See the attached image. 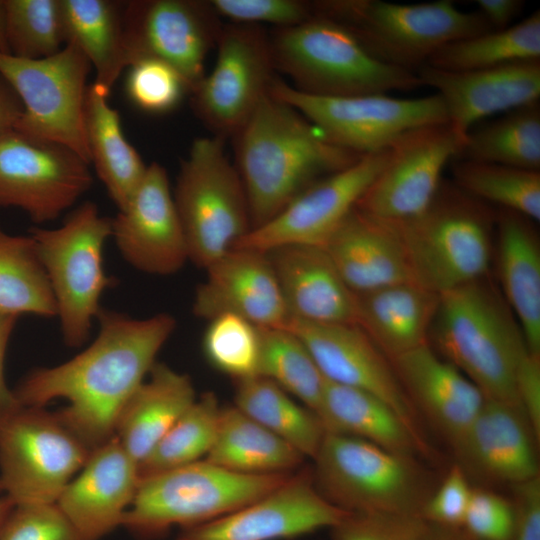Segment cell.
<instances>
[{"label": "cell", "instance_id": "6da1fadb", "mask_svg": "<svg viewBox=\"0 0 540 540\" xmlns=\"http://www.w3.org/2000/svg\"><path fill=\"white\" fill-rule=\"evenodd\" d=\"M96 320L99 330L87 348L59 365L34 369L13 390L23 406L67 400L57 413L92 450L114 436L122 408L176 328L168 313L139 319L101 308Z\"/></svg>", "mask_w": 540, "mask_h": 540}, {"label": "cell", "instance_id": "7a4b0ae2", "mask_svg": "<svg viewBox=\"0 0 540 540\" xmlns=\"http://www.w3.org/2000/svg\"><path fill=\"white\" fill-rule=\"evenodd\" d=\"M233 138L251 229L272 219L317 180L362 156L328 141L298 110L270 93Z\"/></svg>", "mask_w": 540, "mask_h": 540}, {"label": "cell", "instance_id": "3957f363", "mask_svg": "<svg viewBox=\"0 0 540 540\" xmlns=\"http://www.w3.org/2000/svg\"><path fill=\"white\" fill-rule=\"evenodd\" d=\"M430 339L485 399L520 407L515 377L528 349L512 311L485 277L439 294Z\"/></svg>", "mask_w": 540, "mask_h": 540}, {"label": "cell", "instance_id": "277c9868", "mask_svg": "<svg viewBox=\"0 0 540 540\" xmlns=\"http://www.w3.org/2000/svg\"><path fill=\"white\" fill-rule=\"evenodd\" d=\"M269 38L275 70L307 95L348 97L422 87L415 72L377 60L344 26L322 16L277 28Z\"/></svg>", "mask_w": 540, "mask_h": 540}, {"label": "cell", "instance_id": "5b68a950", "mask_svg": "<svg viewBox=\"0 0 540 540\" xmlns=\"http://www.w3.org/2000/svg\"><path fill=\"white\" fill-rule=\"evenodd\" d=\"M497 212L443 180L427 210L395 228L413 281L436 293L484 278ZM390 224V223H389Z\"/></svg>", "mask_w": 540, "mask_h": 540}, {"label": "cell", "instance_id": "8992f818", "mask_svg": "<svg viewBox=\"0 0 540 540\" xmlns=\"http://www.w3.org/2000/svg\"><path fill=\"white\" fill-rule=\"evenodd\" d=\"M315 15L349 30L377 60L415 72L443 45L492 31L478 12L452 0L399 4L381 0L313 1Z\"/></svg>", "mask_w": 540, "mask_h": 540}, {"label": "cell", "instance_id": "52a82bcc", "mask_svg": "<svg viewBox=\"0 0 540 540\" xmlns=\"http://www.w3.org/2000/svg\"><path fill=\"white\" fill-rule=\"evenodd\" d=\"M293 473L244 475L205 459L166 470L140 479L122 526L140 539H157L175 526H197L248 505Z\"/></svg>", "mask_w": 540, "mask_h": 540}, {"label": "cell", "instance_id": "ba28073f", "mask_svg": "<svg viewBox=\"0 0 540 540\" xmlns=\"http://www.w3.org/2000/svg\"><path fill=\"white\" fill-rule=\"evenodd\" d=\"M313 460L317 490L348 513L420 516L435 489L431 473L418 457L353 436L327 432Z\"/></svg>", "mask_w": 540, "mask_h": 540}, {"label": "cell", "instance_id": "9c48e42d", "mask_svg": "<svg viewBox=\"0 0 540 540\" xmlns=\"http://www.w3.org/2000/svg\"><path fill=\"white\" fill-rule=\"evenodd\" d=\"M35 241L55 299L61 334L69 347L89 338L104 291L114 284L104 268L103 250L111 218L86 201L56 228L33 227Z\"/></svg>", "mask_w": 540, "mask_h": 540}, {"label": "cell", "instance_id": "30bf717a", "mask_svg": "<svg viewBox=\"0 0 540 540\" xmlns=\"http://www.w3.org/2000/svg\"><path fill=\"white\" fill-rule=\"evenodd\" d=\"M189 261L206 269L251 230L246 192L225 139L198 137L182 160L173 191Z\"/></svg>", "mask_w": 540, "mask_h": 540}, {"label": "cell", "instance_id": "8fae6325", "mask_svg": "<svg viewBox=\"0 0 540 540\" xmlns=\"http://www.w3.org/2000/svg\"><path fill=\"white\" fill-rule=\"evenodd\" d=\"M91 451L44 407L20 405L0 418V481L15 506L56 503Z\"/></svg>", "mask_w": 540, "mask_h": 540}, {"label": "cell", "instance_id": "7c38bea8", "mask_svg": "<svg viewBox=\"0 0 540 540\" xmlns=\"http://www.w3.org/2000/svg\"><path fill=\"white\" fill-rule=\"evenodd\" d=\"M91 68L86 56L71 43L36 60L0 53V73L23 106L14 130L65 146L90 164L85 102Z\"/></svg>", "mask_w": 540, "mask_h": 540}, {"label": "cell", "instance_id": "4fadbf2b", "mask_svg": "<svg viewBox=\"0 0 540 540\" xmlns=\"http://www.w3.org/2000/svg\"><path fill=\"white\" fill-rule=\"evenodd\" d=\"M269 93L298 110L328 141L361 155L388 148L413 128L448 123L436 93L412 99L388 94L320 97L301 93L278 78Z\"/></svg>", "mask_w": 540, "mask_h": 540}, {"label": "cell", "instance_id": "5bb4252c", "mask_svg": "<svg viewBox=\"0 0 540 540\" xmlns=\"http://www.w3.org/2000/svg\"><path fill=\"white\" fill-rule=\"evenodd\" d=\"M216 62L190 92L195 115L212 132L233 137L275 80L270 38L258 25H223Z\"/></svg>", "mask_w": 540, "mask_h": 540}, {"label": "cell", "instance_id": "9a60e30c", "mask_svg": "<svg viewBox=\"0 0 540 540\" xmlns=\"http://www.w3.org/2000/svg\"><path fill=\"white\" fill-rule=\"evenodd\" d=\"M92 183L90 164L71 149L14 129L0 134V207L19 208L44 224L71 208Z\"/></svg>", "mask_w": 540, "mask_h": 540}, {"label": "cell", "instance_id": "2e32d148", "mask_svg": "<svg viewBox=\"0 0 540 540\" xmlns=\"http://www.w3.org/2000/svg\"><path fill=\"white\" fill-rule=\"evenodd\" d=\"M210 1L132 0L124 3L123 33L128 67L143 59L174 68L189 93L205 75L204 64L223 24Z\"/></svg>", "mask_w": 540, "mask_h": 540}, {"label": "cell", "instance_id": "e0dca14e", "mask_svg": "<svg viewBox=\"0 0 540 540\" xmlns=\"http://www.w3.org/2000/svg\"><path fill=\"white\" fill-rule=\"evenodd\" d=\"M460 148L461 142L448 123L404 132L390 144L385 166L356 208L390 224L420 216L434 200L443 170Z\"/></svg>", "mask_w": 540, "mask_h": 540}, {"label": "cell", "instance_id": "ac0fdd59", "mask_svg": "<svg viewBox=\"0 0 540 540\" xmlns=\"http://www.w3.org/2000/svg\"><path fill=\"white\" fill-rule=\"evenodd\" d=\"M389 147L362 155L297 195L266 223L251 229L234 248L270 252L292 245L323 246L385 166Z\"/></svg>", "mask_w": 540, "mask_h": 540}, {"label": "cell", "instance_id": "d6986e66", "mask_svg": "<svg viewBox=\"0 0 540 540\" xmlns=\"http://www.w3.org/2000/svg\"><path fill=\"white\" fill-rule=\"evenodd\" d=\"M285 327L305 344L326 380L368 392L387 403L415 436L427 459L437 457L424 431L422 418L390 360L360 327L295 320H290Z\"/></svg>", "mask_w": 540, "mask_h": 540}, {"label": "cell", "instance_id": "ffe728a7", "mask_svg": "<svg viewBox=\"0 0 540 540\" xmlns=\"http://www.w3.org/2000/svg\"><path fill=\"white\" fill-rule=\"evenodd\" d=\"M348 514L319 493L312 468L306 467L248 505L212 521L181 529L174 540H288L330 529Z\"/></svg>", "mask_w": 540, "mask_h": 540}, {"label": "cell", "instance_id": "44dd1931", "mask_svg": "<svg viewBox=\"0 0 540 540\" xmlns=\"http://www.w3.org/2000/svg\"><path fill=\"white\" fill-rule=\"evenodd\" d=\"M111 237L134 269L167 276L189 261L188 246L166 169L148 165L127 206L111 219Z\"/></svg>", "mask_w": 540, "mask_h": 540}, {"label": "cell", "instance_id": "7402d4cb", "mask_svg": "<svg viewBox=\"0 0 540 540\" xmlns=\"http://www.w3.org/2000/svg\"><path fill=\"white\" fill-rule=\"evenodd\" d=\"M422 86L442 99L448 124L463 145L479 120L539 102L540 60L452 72L423 65L416 71Z\"/></svg>", "mask_w": 540, "mask_h": 540}, {"label": "cell", "instance_id": "603a6c76", "mask_svg": "<svg viewBox=\"0 0 540 540\" xmlns=\"http://www.w3.org/2000/svg\"><path fill=\"white\" fill-rule=\"evenodd\" d=\"M205 270L192 305L198 318L233 314L257 327H285L289 322L268 253L236 247Z\"/></svg>", "mask_w": 540, "mask_h": 540}, {"label": "cell", "instance_id": "cb8c5ba5", "mask_svg": "<svg viewBox=\"0 0 540 540\" xmlns=\"http://www.w3.org/2000/svg\"><path fill=\"white\" fill-rule=\"evenodd\" d=\"M139 481L138 463L113 436L91 451L56 504L82 540H100L122 526Z\"/></svg>", "mask_w": 540, "mask_h": 540}, {"label": "cell", "instance_id": "d4e9b609", "mask_svg": "<svg viewBox=\"0 0 540 540\" xmlns=\"http://www.w3.org/2000/svg\"><path fill=\"white\" fill-rule=\"evenodd\" d=\"M537 443L519 406L485 399L454 453L466 474L512 487L540 476Z\"/></svg>", "mask_w": 540, "mask_h": 540}, {"label": "cell", "instance_id": "484cf974", "mask_svg": "<svg viewBox=\"0 0 540 540\" xmlns=\"http://www.w3.org/2000/svg\"><path fill=\"white\" fill-rule=\"evenodd\" d=\"M417 409L455 450L485 401L482 392L428 344L390 359Z\"/></svg>", "mask_w": 540, "mask_h": 540}, {"label": "cell", "instance_id": "4316f807", "mask_svg": "<svg viewBox=\"0 0 540 540\" xmlns=\"http://www.w3.org/2000/svg\"><path fill=\"white\" fill-rule=\"evenodd\" d=\"M268 255L289 321L356 325V294L346 285L323 247L285 246Z\"/></svg>", "mask_w": 540, "mask_h": 540}, {"label": "cell", "instance_id": "83f0119b", "mask_svg": "<svg viewBox=\"0 0 540 540\" xmlns=\"http://www.w3.org/2000/svg\"><path fill=\"white\" fill-rule=\"evenodd\" d=\"M322 247L355 294L414 282L393 225L356 207Z\"/></svg>", "mask_w": 540, "mask_h": 540}, {"label": "cell", "instance_id": "f1b7e54d", "mask_svg": "<svg viewBox=\"0 0 540 540\" xmlns=\"http://www.w3.org/2000/svg\"><path fill=\"white\" fill-rule=\"evenodd\" d=\"M438 303L414 282L382 287L356 294V325L390 360L429 343Z\"/></svg>", "mask_w": 540, "mask_h": 540}, {"label": "cell", "instance_id": "f546056e", "mask_svg": "<svg viewBox=\"0 0 540 540\" xmlns=\"http://www.w3.org/2000/svg\"><path fill=\"white\" fill-rule=\"evenodd\" d=\"M532 221L499 209L495 224L505 302L520 326L528 351L540 355V249Z\"/></svg>", "mask_w": 540, "mask_h": 540}, {"label": "cell", "instance_id": "4dcf8cb0", "mask_svg": "<svg viewBox=\"0 0 540 540\" xmlns=\"http://www.w3.org/2000/svg\"><path fill=\"white\" fill-rule=\"evenodd\" d=\"M196 399L188 375L155 363L122 408L114 436L139 465Z\"/></svg>", "mask_w": 540, "mask_h": 540}, {"label": "cell", "instance_id": "1f68e13d", "mask_svg": "<svg viewBox=\"0 0 540 540\" xmlns=\"http://www.w3.org/2000/svg\"><path fill=\"white\" fill-rule=\"evenodd\" d=\"M109 94L100 86H88L85 102V130L90 155L98 178L119 210L124 209L140 186L148 165L125 138Z\"/></svg>", "mask_w": 540, "mask_h": 540}, {"label": "cell", "instance_id": "d6a6232c", "mask_svg": "<svg viewBox=\"0 0 540 540\" xmlns=\"http://www.w3.org/2000/svg\"><path fill=\"white\" fill-rule=\"evenodd\" d=\"M319 417L327 432L353 436L392 452L427 459L398 413L368 392L326 380Z\"/></svg>", "mask_w": 540, "mask_h": 540}, {"label": "cell", "instance_id": "836d02e7", "mask_svg": "<svg viewBox=\"0 0 540 540\" xmlns=\"http://www.w3.org/2000/svg\"><path fill=\"white\" fill-rule=\"evenodd\" d=\"M205 460L244 475L297 471L304 456L235 406L222 407L215 442Z\"/></svg>", "mask_w": 540, "mask_h": 540}, {"label": "cell", "instance_id": "e575fe53", "mask_svg": "<svg viewBox=\"0 0 540 540\" xmlns=\"http://www.w3.org/2000/svg\"><path fill=\"white\" fill-rule=\"evenodd\" d=\"M66 44L78 47L95 70L93 83L108 94L128 61L124 46V3L61 0Z\"/></svg>", "mask_w": 540, "mask_h": 540}, {"label": "cell", "instance_id": "d590c367", "mask_svg": "<svg viewBox=\"0 0 540 540\" xmlns=\"http://www.w3.org/2000/svg\"><path fill=\"white\" fill-rule=\"evenodd\" d=\"M234 406L304 457L314 459L327 433L316 413L262 376L236 382Z\"/></svg>", "mask_w": 540, "mask_h": 540}, {"label": "cell", "instance_id": "8d00e7d4", "mask_svg": "<svg viewBox=\"0 0 540 540\" xmlns=\"http://www.w3.org/2000/svg\"><path fill=\"white\" fill-rule=\"evenodd\" d=\"M454 160L540 171L539 102L510 110L486 125L471 129Z\"/></svg>", "mask_w": 540, "mask_h": 540}, {"label": "cell", "instance_id": "74e56055", "mask_svg": "<svg viewBox=\"0 0 540 540\" xmlns=\"http://www.w3.org/2000/svg\"><path fill=\"white\" fill-rule=\"evenodd\" d=\"M540 60V11L503 30H492L440 47L427 65L452 72Z\"/></svg>", "mask_w": 540, "mask_h": 540}, {"label": "cell", "instance_id": "f35d334b", "mask_svg": "<svg viewBox=\"0 0 540 540\" xmlns=\"http://www.w3.org/2000/svg\"><path fill=\"white\" fill-rule=\"evenodd\" d=\"M0 313L54 318L55 299L34 239L0 226Z\"/></svg>", "mask_w": 540, "mask_h": 540}, {"label": "cell", "instance_id": "ab89813d", "mask_svg": "<svg viewBox=\"0 0 540 540\" xmlns=\"http://www.w3.org/2000/svg\"><path fill=\"white\" fill-rule=\"evenodd\" d=\"M259 376L319 416L326 379L301 339L287 327H259Z\"/></svg>", "mask_w": 540, "mask_h": 540}, {"label": "cell", "instance_id": "60d3db41", "mask_svg": "<svg viewBox=\"0 0 540 540\" xmlns=\"http://www.w3.org/2000/svg\"><path fill=\"white\" fill-rule=\"evenodd\" d=\"M452 162L453 182L467 194L540 220V171L468 160Z\"/></svg>", "mask_w": 540, "mask_h": 540}, {"label": "cell", "instance_id": "b9f144b4", "mask_svg": "<svg viewBox=\"0 0 540 540\" xmlns=\"http://www.w3.org/2000/svg\"><path fill=\"white\" fill-rule=\"evenodd\" d=\"M221 410L212 392L196 399L138 465L140 479L206 457L216 439Z\"/></svg>", "mask_w": 540, "mask_h": 540}, {"label": "cell", "instance_id": "7bdbcfd3", "mask_svg": "<svg viewBox=\"0 0 540 540\" xmlns=\"http://www.w3.org/2000/svg\"><path fill=\"white\" fill-rule=\"evenodd\" d=\"M9 54L42 59L66 45L61 0H4Z\"/></svg>", "mask_w": 540, "mask_h": 540}, {"label": "cell", "instance_id": "ee69618b", "mask_svg": "<svg viewBox=\"0 0 540 540\" xmlns=\"http://www.w3.org/2000/svg\"><path fill=\"white\" fill-rule=\"evenodd\" d=\"M208 322L202 339L208 363L236 382L259 376V327L233 314H221Z\"/></svg>", "mask_w": 540, "mask_h": 540}, {"label": "cell", "instance_id": "f6af8a7d", "mask_svg": "<svg viewBox=\"0 0 540 540\" xmlns=\"http://www.w3.org/2000/svg\"><path fill=\"white\" fill-rule=\"evenodd\" d=\"M126 91L140 109L155 114L173 110L189 93L181 75L155 59L139 60L128 67Z\"/></svg>", "mask_w": 540, "mask_h": 540}, {"label": "cell", "instance_id": "bcb514c9", "mask_svg": "<svg viewBox=\"0 0 540 540\" xmlns=\"http://www.w3.org/2000/svg\"><path fill=\"white\" fill-rule=\"evenodd\" d=\"M429 524L419 515L349 513L330 528L332 540H426Z\"/></svg>", "mask_w": 540, "mask_h": 540}, {"label": "cell", "instance_id": "7dc6e473", "mask_svg": "<svg viewBox=\"0 0 540 540\" xmlns=\"http://www.w3.org/2000/svg\"><path fill=\"white\" fill-rule=\"evenodd\" d=\"M220 18L231 23L271 24L286 28L301 24L315 16L313 1L304 0H211Z\"/></svg>", "mask_w": 540, "mask_h": 540}, {"label": "cell", "instance_id": "c3c4849f", "mask_svg": "<svg viewBox=\"0 0 540 540\" xmlns=\"http://www.w3.org/2000/svg\"><path fill=\"white\" fill-rule=\"evenodd\" d=\"M0 540H82L56 503L15 506Z\"/></svg>", "mask_w": 540, "mask_h": 540}, {"label": "cell", "instance_id": "681fc988", "mask_svg": "<svg viewBox=\"0 0 540 540\" xmlns=\"http://www.w3.org/2000/svg\"><path fill=\"white\" fill-rule=\"evenodd\" d=\"M514 508L511 499L492 490L474 488L463 529L477 540H511Z\"/></svg>", "mask_w": 540, "mask_h": 540}, {"label": "cell", "instance_id": "f907efd6", "mask_svg": "<svg viewBox=\"0 0 540 540\" xmlns=\"http://www.w3.org/2000/svg\"><path fill=\"white\" fill-rule=\"evenodd\" d=\"M472 491L468 475L455 463L424 503L420 517L431 525L462 528Z\"/></svg>", "mask_w": 540, "mask_h": 540}, {"label": "cell", "instance_id": "816d5d0a", "mask_svg": "<svg viewBox=\"0 0 540 540\" xmlns=\"http://www.w3.org/2000/svg\"><path fill=\"white\" fill-rule=\"evenodd\" d=\"M511 488L514 508L511 540H540V476Z\"/></svg>", "mask_w": 540, "mask_h": 540}, {"label": "cell", "instance_id": "f5cc1de1", "mask_svg": "<svg viewBox=\"0 0 540 540\" xmlns=\"http://www.w3.org/2000/svg\"><path fill=\"white\" fill-rule=\"evenodd\" d=\"M515 389L518 403L540 441V355L527 351L522 357L516 372Z\"/></svg>", "mask_w": 540, "mask_h": 540}, {"label": "cell", "instance_id": "db71d44e", "mask_svg": "<svg viewBox=\"0 0 540 540\" xmlns=\"http://www.w3.org/2000/svg\"><path fill=\"white\" fill-rule=\"evenodd\" d=\"M477 10L492 30H503L512 26L514 19L525 6L523 0H476Z\"/></svg>", "mask_w": 540, "mask_h": 540}, {"label": "cell", "instance_id": "11a10c76", "mask_svg": "<svg viewBox=\"0 0 540 540\" xmlns=\"http://www.w3.org/2000/svg\"><path fill=\"white\" fill-rule=\"evenodd\" d=\"M17 319L0 313V418L21 405L8 388L4 374L6 349Z\"/></svg>", "mask_w": 540, "mask_h": 540}, {"label": "cell", "instance_id": "9f6ffc18", "mask_svg": "<svg viewBox=\"0 0 540 540\" xmlns=\"http://www.w3.org/2000/svg\"><path fill=\"white\" fill-rule=\"evenodd\" d=\"M22 110L17 93L0 73V134L14 129Z\"/></svg>", "mask_w": 540, "mask_h": 540}, {"label": "cell", "instance_id": "6f0895ef", "mask_svg": "<svg viewBox=\"0 0 540 540\" xmlns=\"http://www.w3.org/2000/svg\"><path fill=\"white\" fill-rule=\"evenodd\" d=\"M429 524V523H428ZM426 540H477L463 528H448L429 524Z\"/></svg>", "mask_w": 540, "mask_h": 540}, {"label": "cell", "instance_id": "680465c9", "mask_svg": "<svg viewBox=\"0 0 540 540\" xmlns=\"http://www.w3.org/2000/svg\"><path fill=\"white\" fill-rule=\"evenodd\" d=\"M0 53L9 54L4 0H0Z\"/></svg>", "mask_w": 540, "mask_h": 540}, {"label": "cell", "instance_id": "91938a15", "mask_svg": "<svg viewBox=\"0 0 540 540\" xmlns=\"http://www.w3.org/2000/svg\"><path fill=\"white\" fill-rule=\"evenodd\" d=\"M14 507V503L8 496H0V533Z\"/></svg>", "mask_w": 540, "mask_h": 540}, {"label": "cell", "instance_id": "94428289", "mask_svg": "<svg viewBox=\"0 0 540 540\" xmlns=\"http://www.w3.org/2000/svg\"><path fill=\"white\" fill-rule=\"evenodd\" d=\"M3 491V487H2V484H1V481H0V492Z\"/></svg>", "mask_w": 540, "mask_h": 540}]
</instances>
